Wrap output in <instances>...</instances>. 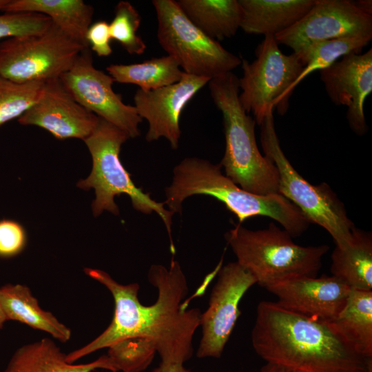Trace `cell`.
<instances>
[{
    "label": "cell",
    "instance_id": "obj_12",
    "mask_svg": "<svg viewBox=\"0 0 372 372\" xmlns=\"http://www.w3.org/2000/svg\"><path fill=\"white\" fill-rule=\"evenodd\" d=\"M279 44L298 53L313 43L350 37L372 38V15L349 0H316L297 23L274 36Z\"/></svg>",
    "mask_w": 372,
    "mask_h": 372
},
{
    "label": "cell",
    "instance_id": "obj_21",
    "mask_svg": "<svg viewBox=\"0 0 372 372\" xmlns=\"http://www.w3.org/2000/svg\"><path fill=\"white\" fill-rule=\"evenodd\" d=\"M0 304L6 320L20 322L48 333L61 342L70 340L71 330L51 312L42 309L26 285L6 284L1 287Z\"/></svg>",
    "mask_w": 372,
    "mask_h": 372
},
{
    "label": "cell",
    "instance_id": "obj_34",
    "mask_svg": "<svg viewBox=\"0 0 372 372\" xmlns=\"http://www.w3.org/2000/svg\"><path fill=\"white\" fill-rule=\"evenodd\" d=\"M353 4L362 12L369 15H372L371 0H358L353 1Z\"/></svg>",
    "mask_w": 372,
    "mask_h": 372
},
{
    "label": "cell",
    "instance_id": "obj_29",
    "mask_svg": "<svg viewBox=\"0 0 372 372\" xmlns=\"http://www.w3.org/2000/svg\"><path fill=\"white\" fill-rule=\"evenodd\" d=\"M141 22V17L131 3L121 1L117 3L114 17L109 23L111 38L130 54H142L147 48L145 43L137 34Z\"/></svg>",
    "mask_w": 372,
    "mask_h": 372
},
{
    "label": "cell",
    "instance_id": "obj_28",
    "mask_svg": "<svg viewBox=\"0 0 372 372\" xmlns=\"http://www.w3.org/2000/svg\"><path fill=\"white\" fill-rule=\"evenodd\" d=\"M156 353L154 345L147 338L132 337L110 345L107 355L117 371L142 372L149 366Z\"/></svg>",
    "mask_w": 372,
    "mask_h": 372
},
{
    "label": "cell",
    "instance_id": "obj_3",
    "mask_svg": "<svg viewBox=\"0 0 372 372\" xmlns=\"http://www.w3.org/2000/svg\"><path fill=\"white\" fill-rule=\"evenodd\" d=\"M220 164L197 158H184L173 170L164 201L174 214L182 213L183 201L194 195H207L223 203L240 223L253 216L269 217L292 238L301 236L310 223L299 209L280 194L258 195L244 190L221 171Z\"/></svg>",
    "mask_w": 372,
    "mask_h": 372
},
{
    "label": "cell",
    "instance_id": "obj_23",
    "mask_svg": "<svg viewBox=\"0 0 372 372\" xmlns=\"http://www.w3.org/2000/svg\"><path fill=\"white\" fill-rule=\"evenodd\" d=\"M176 2L193 24L214 40L231 38L240 27L242 12L238 0H178Z\"/></svg>",
    "mask_w": 372,
    "mask_h": 372
},
{
    "label": "cell",
    "instance_id": "obj_22",
    "mask_svg": "<svg viewBox=\"0 0 372 372\" xmlns=\"http://www.w3.org/2000/svg\"><path fill=\"white\" fill-rule=\"evenodd\" d=\"M331 276L351 289L372 290V236L358 229L352 231L349 246H335L331 254Z\"/></svg>",
    "mask_w": 372,
    "mask_h": 372
},
{
    "label": "cell",
    "instance_id": "obj_19",
    "mask_svg": "<svg viewBox=\"0 0 372 372\" xmlns=\"http://www.w3.org/2000/svg\"><path fill=\"white\" fill-rule=\"evenodd\" d=\"M97 369L118 372L107 355L87 364L69 363L56 343L45 338L18 348L3 372H92Z\"/></svg>",
    "mask_w": 372,
    "mask_h": 372
},
{
    "label": "cell",
    "instance_id": "obj_36",
    "mask_svg": "<svg viewBox=\"0 0 372 372\" xmlns=\"http://www.w3.org/2000/svg\"><path fill=\"white\" fill-rule=\"evenodd\" d=\"M7 321L2 307L0 304V329L3 327L5 322Z\"/></svg>",
    "mask_w": 372,
    "mask_h": 372
},
{
    "label": "cell",
    "instance_id": "obj_33",
    "mask_svg": "<svg viewBox=\"0 0 372 372\" xmlns=\"http://www.w3.org/2000/svg\"><path fill=\"white\" fill-rule=\"evenodd\" d=\"M152 372H192L186 369L181 363H165L161 364L156 367Z\"/></svg>",
    "mask_w": 372,
    "mask_h": 372
},
{
    "label": "cell",
    "instance_id": "obj_9",
    "mask_svg": "<svg viewBox=\"0 0 372 372\" xmlns=\"http://www.w3.org/2000/svg\"><path fill=\"white\" fill-rule=\"evenodd\" d=\"M161 48L186 74L211 79L232 72L241 59L203 33L185 15L176 1L154 0Z\"/></svg>",
    "mask_w": 372,
    "mask_h": 372
},
{
    "label": "cell",
    "instance_id": "obj_2",
    "mask_svg": "<svg viewBox=\"0 0 372 372\" xmlns=\"http://www.w3.org/2000/svg\"><path fill=\"white\" fill-rule=\"evenodd\" d=\"M257 355L293 372H367L362 355L331 323L261 301L251 331Z\"/></svg>",
    "mask_w": 372,
    "mask_h": 372
},
{
    "label": "cell",
    "instance_id": "obj_25",
    "mask_svg": "<svg viewBox=\"0 0 372 372\" xmlns=\"http://www.w3.org/2000/svg\"><path fill=\"white\" fill-rule=\"evenodd\" d=\"M106 69L114 81L134 84L144 90L176 83L185 73L176 60L169 55L154 57L138 63L112 64Z\"/></svg>",
    "mask_w": 372,
    "mask_h": 372
},
{
    "label": "cell",
    "instance_id": "obj_8",
    "mask_svg": "<svg viewBox=\"0 0 372 372\" xmlns=\"http://www.w3.org/2000/svg\"><path fill=\"white\" fill-rule=\"evenodd\" d=\"M256 59H241L242 76L239 78V100L245 112L253 113L260 125L269 111L287 113L293 84L304 65L296 53L286 55L273 35H265L255 50Z\"/></svg>",
    "mask_w": 372,
    "mask_h": 372
},
{
    "label": "cell",
    "instance_id": "obj_24",
    "mask_svg": "<svg viewBox=\"0 0 372 372\" xmlns=\"http://www.w3.org/2000/svg\"><path fill=\"white\" fill-rule=\"evenodd\" d=\"M329 322L362 355L372 358V290L351 289L344 307Z\"/></svg>",
    "mask_w": 372,
    "mask_h": 372
},
{
    "label": "cell",
    "instance_id": "obj_4",
    "mask_svg": "<svg viewBox=\"0 0 372 372\" xmlns=\"http://www.w3.org/2000/svg\"><path fill=\"white\" fill-rule=\"evenodd\" d=\"M211 97L223 116L225 149L220 165L225 175L245 191L258 195L279 194V176L273 163L260 152L255 119L239 100V78L232 72L208 83Z\"/></svg>",
    "mask_w": 372,
    "mask_h": 372
},
{
    "label": "cell",
    "instance_id": "obj_14",
    "mask_svg": "<svg viewBox=\"0 0 372 372\" xmlns=\"http://www.w3.org/2000/svg\"><path fill=\"white\" fill-rule=\"evenodd\" d=\"M209 81L208 78L184 73L176 83L151 90H137L134 106L139 116L148 123L146 141L153 142L165 138L170 147L176 149L181 136V113Z\"/></svg>",
    "mask_w": 372,
    "mask_h": 372
},
{
    "label": "cell",
    "instance_id": "obj_11",
    "mask_svg": "<svg viewBox=\"0 0 372 372\" xmlns=\"http://www.w3.org/2000/svg\"><path fill=\"white\" fill-rule=\"evenodd\" d=\"M73 98L83 107L125 132L130 138L140 135L143 119L134 105L125 104L114 92L113 78L93 64L90 48L78 56L72 68L59 78Z\"/></svg>",
    "mask_w": 372,
    "mask_h": 372
},
{
    "label": "cell",
    "instance_id": "obj_32",
    "mask_svg": "<svg viewBox=\"0 0 372 372\" xmlns=\"http://www.w3.org/2000/svg\"><path fill=\"white\" fill-rule=\"evenodd\" d=\"M89 47L99 56H107L112 52L110 25L105 21L92 23L86 34Z\"/></svg>",
    "mask_w": 372,
    "mask_h": 372
},
{
    "label": "cell",
    "instance_id": "obj_16",
    "mask_svg": "<svg viewBox=\"0 0 372 372\" xmlns=\"http://www.w3.org/2000/svg\"><path fill=\"white\" fill-rule=\"evenodd\" d=\"M99 117L81 105L60 79L45 82L37 101L18 122L45 129L58 139L76 138L84 141L95 130Z\"/></svg>",
    "mask_w": 372,
    "mask_h": 372
},
{
    "label": "cell",
    "instance_id": "obj_26",
    "mask_svg": "<svg viewBox=\"0 0 372 372\" xmlns=\"http://www.w3.org/2000/svg\"><path fill=\"white\" fill-rule=\"evenodd\" d=\"M371 39V37H350L318 41L313 43L303 51L296 53L304 67L294 83L293 89L311 72L330 66L344 55L349 53L360 54Z\"/></svg>",
    "mask_w": 372,
    "mask_h": 372
},
{
    "label": "cell",
    "instance_id": "obj_18",
    "mask_svg": "<svg viewBox=\"0 0 372 372\" xmlns=\"http://www.w3.org/2000/svg\"><path fill=\"white\" fill-rule=\"evenodd\" d=\"M247 34L275 36L300 20L316 0H238Z\"/></svg>",
    "mask_w": 372,
    "mask_h": 372
},
{
    "label": "cell",
    "instance_id": "obj_15",
    "mask_svg": "<svg viewBox=\"0 0 372 372\" xmlns=\"http://www.w3.org/2000/svg\"><path fill=\"white\" fill-rule=\"evenodd\" d=\"M278 298L276 304L307 318L332 322L344 307L351 288L331 276L285 278L264 287Z\"/></svg>",
    "mask_w": 372,
    "mask_h": 372
},
{
    "label": "cell",
    "instance_id": "obj_31",
    "mask_svg": "<svg viewBox=\"0 0 372 372\" xmlns=\"http://www.w3.org/2000/svg\"><path fill=\"white\" fill-rule=\"evenodd\" d=\"M26 233L21 225L12 220H0V257L11 258L25 247Z\"/></svg>",
    "mask_w": 372,
    "mask_h": 372
},
{
    "label": "cell",
    "instance_id": "obj_10",
    "mask_svg": "<svg viewBox=\"0 0 372 372\" xmlns=\"http://www.w3.org/2000/svg\"><path fill=\"white\" fill-rule=\"evenodd\" d=\"M87 48L53 23L44 32L0 43V75L19 83L59 79Z\"/></svg>",
    "mask_w": 372,
    "mask_h": 372
},
{
    "label": "cell",
    "instance_id": "obj_30",
    "mask_svg": "<svg viewBox=\"0 0 372 372\" xmlns=\"http://www.w3.org/2000/svg\"><path fill=\"white\" fill-rule=\"evenodd\" d=\"M8 0H0V39L45 32L52 25L47 16L35 12H3Z\"/></svg>",
    "mask_w": 372,
    "mask_h": 372
},
{
    "label": "cell",
    "instance_id": "obj_6",
    "mask_svg": "<svg viewBox=\"0 0 372 372\" xmlns=\"http://www.w3.org/2000/svg\"><path fill=\"white\" fill-rule=\"evenodd\" d=\"M236 262L250 272L261 287L292 276L316 277L328 252L327 245L304 247L274 223L251 230L238 224L225 234Z\"/></svg>",
    "mask_w": 372,
    "mask_h": 372
},
{
    "label": "cell",
    "instance_id": "obj_7",
    "mask_svg": "<svg viewBox=\"0 0 372 372\" xmlns=\"http://www.w3.org/2000/svg\"><path fill=\"white\" fill-rule=\"evenodd\" d=\"M260 126L265 156L278 172L279 194L296 206L310 224H317L327 230L335 246H349L355 226L336 194L326 183L311 184L292 166L280 147L273 111L267 114Z\"/></svg>",
    "mask_w": 372,
    "mask_h": 372
},
{
    "label": "cell",
    "instance_id": "obj_37",
    "mask_svg": "<svg viewBox=\"0 0 372 372\" xmlns=\"http://www.w3.org/2000/svg\"><path fill=\"white\" fill-rule=\"evenodd\" d=\"M367 372H372V363L369 364Z\"/></svg>",
    "mask_w": 372,
    "mask_h": 372
},
{
    "label": "cell",
    "instance_id": "obj_13",
    "mask_svg": "<svg viewBox=\"0 0 372 372\" xmlns=\"http://www.w3.org/2000/svg\"><path fill=\"white\" fill-rule=\"evenodd\" d=\"M207 310L200 315L202 337L196 356L219 358L241 312L239 303L256 280L236 261L221 267Z\"/></svg>",
    "mask_w": 372,
    "mask_h": 372
},
{
    "label": "cell",
    "instance_id": "obj_27",
    "mask_svg": "<svg viewBox=\"0 0 372 372\" xmlns=\"http://www.w3.org/2000/svg\"><path fill=\"white\" fill-rule=\"evenodd\" d=\"M45 82L19 83L0 75V126L19 118L39 98Z\"/></svg>",
    "mask_w": 372,
    "mask_h": 372
},
{
    "label": "cell",
    "instance_id": "obj_35",
    "mask_svg": "<svg viewBox=\"0 0 372 372\" xmlns=\"http://www.w3.org/2000/svg\"><path fill=\"white\" fill-rule=\"evenodd\" d=\"M258 372H293L279 365L267 362Z\"/></svg>",
    "mask_w": 372,
    "mask_h": 372
},
{
    "label": "cell",
    "instance_id": "obj_20",
    "mask_svg": "<svg viewBox=\"0 0 372 372\" xmlns=\"http://www.w3.org/2000/svg\"><path fill=\"white\" fill-rule=\"evenodd\" d=\"M3 12H35L49 17L66 35L90 48L86 34L93 7L82 0H8Z\"/></svg>",
    "mask_w": 372,
    "mask_h": 372
},
{
    "label": "cell",
    "instance_id": "obj_17",
    "mask_svg": "<svg viewBox=\"0 0 372 372\" xmlns=\"http://www.w3.org/2000/svg\"><path fill=\"white\" fill-rule=\"evenodd\" d=\"M341 58L320 70V80L332 103L347 107L346 117L351 130L363 136L368 130L364 105L372 92V48Z\"/></svg>",
    "mask_w": 372,
    "mask_h": 372
},
{
    "label": "cell",
    "instance_id": "obj_5",
    "mask_svg": "<svg viewBox=\"0 0 372 372\" xmlns=\"http://www.w3.org/2000/svg\"><path fill=\"white\" fill-rule=\"evenodd\" d=\"M130 137L113 124L99 118L94 132L84 140L92 159L90 175L77 183V187L88 191L94 189L95 198L92 203L93 215L96 217L104 211L119 214L116 196L126 194L133 207L145 214L155 212L162 220L170 239V251L174 254L175 247L172 238V216L165 207L164 202L152 199L149 193L137 187L120 159L122 145Z\"/></svg>",
    "mask_w": 372,
    "mask_h": 372
},
{
    "label": "cell",
    "instance_id": "obj_1",
    "mask_svg": "<svg viewBox=\"0 0 372 372\" xmlns=\"http://www.w3.org/2000/svg\"><path fill=\"white\" fill-rule=\"evenodd\" d=\"M84 271L112 293L114 313L111 323L102 333L66 354L68 362L73 363L132 337L145 338L152 342L162 362L183 364L192 358L193 338L200 326L201 313L198 308L187 309V303L183 302L188 293V285L178 261L172 259L168 267L160 264L150 267L147 278L157 289L158 297L149 306L140 302L138 284H120L98 269L85 268Z\"/></svg>",
    "mask_w": 372,
    "mask_h": 372
}]
</instances>
